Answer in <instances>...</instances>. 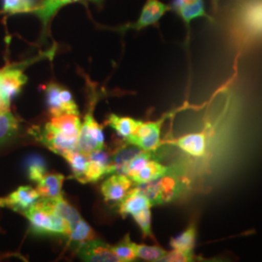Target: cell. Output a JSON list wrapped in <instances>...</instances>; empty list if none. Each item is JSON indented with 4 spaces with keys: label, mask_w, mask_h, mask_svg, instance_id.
Wrapping results in <instances>:
<instances>
[{
    "label": "cell",
    "mask_w": 262,
    "mask_h": 262,
    "mask_svg": "<svg viewBox=\"0 0 262 262\" xmlns=\"http://www.w3.org/2000/svg\"><path fill=\"white\" fill-rule=\"evenodd\" d=\"M195 240H196V228L194 225H190L184 232L172 238L170 240V246L174 250L193 251Z\"/></svg>",
    "instance_id": "603a6c76"
},
{
    "label": "cell",
    "mask_w": 262,
    "mask_h": 262,
    "mask_svg": "<svg viewBox=\"0 0 262 262\" xmlns=\"http://www.w3.org/2000/svg\"><path fill=\"white\" fill-rule=\"evenodd\" d=\"M214 1H215V0H214Z\"/></svg>",
    "instance_id": "836d02e7"
},
{
    "label": "cell",
    "mask_w": 262,
    "mask_h": 262,
    "mask_svg": "<svg viewBox=\"0 0 262 262\" xmlns=\"http://www.w3.org/2000/svg\"><path fill=\"white\" fill-rule=\"evenodd\" d=\"M175 145L194 158L203 157L207 151V137L204 133L187 134L175 141Z\"/></svg>",
    "instance_id": "4fadbf2b"
},
{
    "label": "cell",
    "mask_w": 262,
    "mask_h": 262,
    "mask_svg": "<svg viewBox=\"0 0 262 262\" xmlns=\"http://www.w3.org/2000/svg\"><path fill=\"white\" fill-rule=\"evenodd\" d=\"M160 123L159 122H141L127 143L141 150L154 151L160 144Z\"/></svg>",
    "instance_id": "277c9868"
},
{
    "label": "cell",
    "mask_w": 262,
    "mask_h": 262,
    "mask_svg": "<svg viewBox=\"0 0 262 262\" xmlns=\"http://www.w3.org/2000/svg\"><path fill=\"white\" fill-rule=\"evenodd\" d=\"M19 123L9 109L0 112V145L5 144L16 134Z\"/></svg>",
    "instance_id": "ffe728a7"
},
{
    "label": "cell",
    "mask_w": 262,
    "mask_h": 262,
    "mask_svg": "<svg viewBox=\"0 0 262 262\" xmlns=\"http://www.w3.org/2000/svg\"><path fill=\"white\" fill-rule=\"evenodd\" d=\"M33 0H3V10L8 13H21L33 10Z\"/></svg>",
    "instance_id": "f546056e"
},
{
    "label": "cell",
    "mask_w": 262,
    "mask_h": 262,
    "mask_svg": "<svg viewBox=\"0 0 262 262\" xmlns=\"http://www.w3.org/2000/svg\"><path fill=\"white\" fill-rule=\"evenodd\" d=\"M28 77L21 70L9 68L0 71V99L10 106L12 98L27 84Z\"/></svg>",
    "instance_id": "5b68a950"
},
{
    "label": "cell",
    "mask_w": 262,
    "mask_h": 262,
    "mask_svg": "<svg viewBox=\"0 0 262 262\" xmlns=\"http://www.w3.org/2000/svg\"><path fill=\"white\" fill-rule=\"evenodd\" d=\"M180 17L184 19L185 24L188 25L192 19L196 18H206L210 19L205 11V6L203 0H195L194 2L184 5L176 10Z\"/></svg>",
    "instance_id": "7402d4cb"
},
{
    "label": "cell",
    "mask_w": 262,
    "mask_h": 262,
    "mask_svg": "<svg viewBox=\"0 0 262 262\" xmlns=\"http://www.w3.org/2000/svg\"><path fill=\"white\" fill-rule=\"evenodd\" d=\"M82 0H43L42 3L34 9L35 14L43 21L44 25L55 15L56 11L60 9L63 5L69 4L71 2H77ZM89 1H100V0H89Z\"/></svg>",
    "instance_id": "44dd1931"
},
{
    "label": "cell",
    "mask_w": 262,
    "mask_h": 262,
    "mask_svg": "<svg viewBox=\"0 0 262 262\" xmlns=\"http://www.w3.org/2000/svg\"><path fill=\"white\" fill-rule=\"evenodd\" d=\"M50 124L60 133L68 137L78 139L82 127V122L77 114H63L53 117Z\"/></svg>",
    "instance_id": "5bb4252c"
},
{
    "label": "cell",
    "mask_w": 262,
    "mask_h": 262,
    "mask_svg": "<svg viewBox=\"0 0 262 262\" xmlns=\"http://www.w3.org/2000/svg\"><path fill=\"white\" fill-rule=\"evenodd\" d=\"M24 214L36 234L68 236L71 231L69 223L56 214L45 198H39Z\"/></svg>",
    "instance_id": "6da1fadb"
},
{
    "label": "cell",
    "mask_w": 262,
    "mask_h": 262,
    "mask_svg": "<svg viewBox=\"0 0 262 262\" xmlns=\"http://www.w3.org/2000/svg\"><path fill=\"white\" fill-rule=\"evenodd\" d=\"M171 169L172 167L164 166L155 159H150L133 177H131V181L137 186L149 184L166 175Z\"/></svg>",
    "instance_id": "9a60e30c"
},
{
    "label": "cell",
    "mask_w": 262,
    "mask_h": 262,
    "mask_svg": "<svg viewBox=\"0 0 262 262\" xmlns=\"http://www.w3.org/2000/svg\"><path fill=\"white\" fill-rule=\"evenodd\" d=\"M170 7L159 0H148L141 12L140 18L135 23V29L147 28L158 23Z\"/></svg>",
    "instance_id": "8fae6325"
},
{
    "label": "cell",
    "mask_w": 262,
    "mask_h": 262,
    "mask_svg": "<svg viewBox=\"0 0 262 262\" xmlns=\"http://www.w3.org/2000/svg\"><path fill=\"white\" fill-rule=\"evenodd\" d=\"M47 199L49 205L56 212V214L63 217L69 223L71 228L82 219L75 208L71 206L67 201L64 200L62 195L55 198H45Z\"/></svg>",
    "instance_id": "e0dca14e"
},
{
    "label": "cell",
    "mask_w": 262,
    "mask_h": 262,
    "mask_svg": "<svg viewBox=\"0 0 262 262\" xmlns=\"http://www.w3.org/2000/svg\"><path fill=\"white\" fill-rule=\"evenodd\" d=\"M66 177L62 174H45L37 182V191L40 198H55L62 193V185Z\"/></svg>",
    "instance_id": "2e32d148"
},
{
    "label": "cell",
    "mask_w": 262,
    "mask_h": 262,
    "mask_svg": "<svg viewBox=\"0 0 262 262\" xmlns=\"http://www.w3.org/2000/svg\"><path fill=\"white\" fill-rule=\"evenodd\" d=\"M135 252L138 258L147 261H160V259L166 254L167 251L159 246L135 245Z\"/></svg>",
    "instance_id": "83f0119b"
},
{
    "label": "cell",
    "mask_w": 262,
    "mask_h": 262,
    "mask_svg": "<svg viewBox=\"0 0 262 262\" xmlns=\"http://www.w3.org/2000/svg\"><path fill=\"white\" fill-rule=\"evenodd\" d=\"M151 207L149 198L136 187L120 202V213L123 215H132Z\"/></svg>",
    "instance_id": "7c38bea8"
},
{
    "label": "cell",
    "mask_w": 262,
    "mask_h": 262,
    "mask_svg": "<svg viewBox=\"0 0 262 262\" xmlns=\"http://www.w3.org/2000/svg\"><path fill=\"white\" fill-rule=\"evenodd\" d=\"M133 182L122 173L113 174L106 179L101 186V192L107 202L120 203L131 190Z\"/></svg>",
    "instance_id": "52a82bcc"
},
{
    "label": "cell",
    "mask_w": 262,
    "mask_h": 262,
    "mask_svg": "<svg viewBox=\"0 0 262 262\" xmlns=\"http://www.w3.org/2000/svg\"><path fill=\"white\" fill-rule=\"evenodd\" d=\"M40 198L37 189L29 186H21L4 199H0L1 206H8L15 211L25 212L36 203Z\"/></svg>",
    "instance_id": "9c48e42d"
},
{
    "label": "cell",
    "mask_w": 262,
    "mask_h": 262,
    "mask_svg": "<svg viewBox=\"0 0 262 262\" xmlns=\"http://www.w3.org/2000/svg\"><path fill=\"white\" fill-rule=\"evenodd\" d=\"M78 254L83 261L117 262L112 247L99 239H91L79 247Z\"/></svg>",
    "instance_id": "8992f818"
},
{
    "label": "cell",
    "mask_w": 262,
    "mask_h": 262,
    "mask_svg": "<svg viewBox=\"0 0 262 262\" xmlns=\"http://www.w3.org/2000/svg\"><path fill=\"white\" fill-rule=\"evenodd\" d=\"M41 141L56 154L63 156L67 151L77 150L78 139L68 137L55 129L50 122L45 125L41 133Z\"/></svg>",
    "instance_id": "ba28073f"
},
{
    "label": "cell",
    "mask_w": 262,
    "mask_h": 262,
    "mask_svg": "<svg viewBox=\"0 0 262 262\" xmlns=\"http://www.w3.org/2000/svg\"><path fill=\"white\" fill-rule=\"evenodd\" d=\"M137 187L149 198L151 206L166 204L175 200L183 192L185 185L177 172L172 169L161 178Z\"/></svg>",
    "instance_id": "7a4b0ae2"
},
{
    "label": "cell",
    "mask_w": 262,
    "mask_h": 262,
    "mask_svg": "<svg viewBox=\"0 0 262 262\" xmlns=\"http://www.w3.org/2000/svg\"><path fill=\"white\" fill-rule=\"evenodd\" d=\"M112 173H114V169L108 156L102 152V150H98L90 155L83 182H96L103 178L105 175Z\"/></svg>",
    "instance_id": "30bf717a"
},
{
    "label": "cell",
    "mask_w": 262,
    "mask_h": 262,
    "mask_svg": "<svg viewBox=\"0 0 262 262\" xmlns=\"http://www.w3.org/2000/svg\"><path fill=\"white\" fill-rule=\"evenodd\" d=\"M62 157L66 159L68 164L70 165L75 178L79 180L80 182H83L84 170H85L86 164L89 162L90 156L85 155L79 150H73L67 151Z\"/></svg>",
    "instance_id": "d6986e66"
},
{
    "label": "cell",
    "mask_w": 262,
    "mask_h": 262,
    "mask_svg": "<svg viewBox=\"0 0 262 262\" xmlns=\"http://www.w3.org/2000/svg\"><path fill=\"white\" fill-rule=\"evenodd\" d=\"M104 141L101 126L94 120L93 114L88 113L82 123L77 150L90 156L93 152L103 150Z\"/></svg>",
    "instance_id": "3957f363"
},
{
    "label": "cell",
    "mask_w": 262,
    "mask_h": 262,
    "mask_svg": "<svg viewBox=\"0 0 262 262\" xmlns=\"http://www.w3.org/2000/svg\"><path fill=\"white\" fill-rule=\"evenodd\" d=\"M244 17V23L246 28H250L253 33H262V2L252 5Z\"/></svg>",
    "instance_id": "cb8c5ba5"
},
{
    "label": "cell",
    "mask_w": 262,
    "mask_h": 262,
    "mask_svg": "<svg viewBox=\"0 0 262 262\" xmlns=\"http://www.w3.org/2000/svg\"><path fill=\"white\" fill-rule=\"evenodd\" d=\"M67 237L69 238L70 243L78 245L80 247L84 242L94 239V231L92 227L88 225L83 219H81L71 228V231Z\"/></svg>",
    "instance_id": "d4e9b609"
},
{
    "label": "cell",
    "mask_w": 262,
    "mask_h": 262,
    "mask_svg": "<svg viewBox=\"0 0 262 262\" xmlns=\"http://www.w3.org/2000/svg\"><path fill=\"white\" fill-rule=\"evenodd\" d=\"M140 122L141 121H136L132 118L120 117L114 114L108 119V124L125 140L128 139L133 132L136 130Z\"/></svg>",
    "instance_id": "ac0fdd59"
},
{
    "label": "cell",
    "mask_w": 262,
    "mask_h": 262,
    "mask_svg": "<svg viewBox=\"0 0 262 262\" xmlns=\"http://www.w3.org/2000/svg\"><path fill=\"white\" fill-rule=\"evenodd\" d=\"M195 0H175L173 3V8L175 10L178 9L180 7L187 5V4H190L192 2H194Z\"/></svg>",
    "instance_id": "d6a6232c"
},
{
    "label": "cell",
    "mask_w": 262,
    "mask_h": 262,
    "mask_svg": "<svg viewBox=\"0 0 262 262\" xmlns=\"http://www.w3.org/2000/svg\"><path fill=\"white\" fill-rule=\"evenodd\" d=\"M28 178L32 182L37 183L41 179L47 174L46 163L45 161L40 158H33L30 159L28 163Z\"/></svg>",
    "instance_id": "f1b7e54d"
},
{
    "label": "cell",
    "mask_w": 262,
    "mask_h": 262,
    "mask_svg": "<svg viewBox=\"0 0 262 262\" xmlns=\"http://www.w3.org/2000/svg\"><path fill=\"white\" fill-rule=\"evenodd\" d=\"M195 258L193 251H181L174 250L167 252L166 254L160 259V261L165 262H189L193 261Z\"/></svg>",
    "instance_id": "1f68e13d"
},
{
    "label": "cell",
    "mask_w": 262,
    "mask_h": 262,
    "mask_svg": "<svg viewBox=\"0 0 262 262\" xmlns=\"http://www.w3.org/2000/svg\"><path fill=\"white\" fill-rule=\"evenodd\" d=\"M60 86L56 84H51L47 88L46 95H47V103L49 110L53 117L60 116L66 114L62 102L59 97Z\"/></svg>",
    "instance_id": "4316f807"
},
{
    "label": "cell",
    "mask_w": 262,
    "mask_h": 262,
    "mask_svg": "<svg viewBox=\"0 0 262 262\" xmlns=\"http://www.w3.org/2000/svg\"><path fill=\"white\" fill-rule=\"evenodd\" d=\"M136 224L140 227L144 236H152L151 233V213L150 208L143 210L137 214L132 215Z\"/></svg>",
    "instance_id": "4dcf8cb0"
},
{
    "label": "cell",
    "mask_w": 262,
    "mask_h": 262,
    "mask_svg": "<svg viewBox=\"0 0 262 262\" xmlns=\"http://www.w3.org/2000/svg\"><path fill=\"white\" fill-rule=\"evenodd\" d=\"M135 245L136 243L131 241L129 235H126L120 243L112 247L113 252L118 257L119 261H133L135 258H137Z\"/></svg>",
    "instance_id": "484cf974"
}]
</instances>
